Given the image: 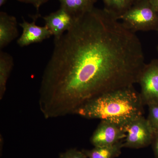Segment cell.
I'll return each instance as SVG.
<instances>
[{"label": "cell", "instance_id": "obj_1", "mask_svg": "<svg viewBox=\"0 0 158 158\" xmlns=\"http://www.w3.org/2000/svg\"><path fill=\"white\" fill-rule=\"evenodd\" d=\"M131 62L120 32L93 10L80 16L54 41L40 87L43 115L48 119L74 114L90 100L124 88Z\"/></svg>", "mask_w": 158, "mask_h": 158}, {"label": "cell", "instance_id": "obj_2", "mask_svg": "<svg viewBox=\"0 0 158 158\" xmlns=\"http://www.w3.org/2000/svg\"><path fill=\"white\" fill-rule=\"evenodd\" d=\"M140 93L133 86L103 94L79 108L74 114L89 119L108 120L123 127L144 114Z\"/></svg>", "mask_w": 158, "mask_h": 158}, {"label": "cell", "instance_id": "obj_3", "mask_svg": "<svg viewBox=\"0 0 158 158\" xmlns=\"http://www.w3.org/2000/svg\"><path fill=\"white\" fill-rule=\"evenodd\" d=\"M129 31H158V13L149 0H138L118 18Z\"/></svg>", "mask_w": 158, "mask_h": 158}, {"label": "cell", "instance_id": "obj_4", "mask_svg": "<svg viewBox=\"0 0 158 158\" xmlns=\"http://www.w3.org/2000/svg\"><path fill=\"white\" fill-rule=\"evenodd\" d=\"M123 128L126 134L123 148L139 149L152 143L155 133L143 115L130 121Z\"/></svg>", "mask_w": 158, "mask_h": 158}, {"label": "cell", "instance_id": "obj_5", "mask_svg": "<svg viewBox=\"0 0 158 158\" xmlns=\"http://www.w3.org/2000/svg\"><path fill=\"white\" fill-rule=\"evenodd\" d=\"M141 99L144 105L158 104V59L145 64L138 77Z\"/></svg>", "mask_w": 158, "mask_h": 158}, {"label": "cell", "instance_id": "obj_6", "mask_svg": "<svg viewBox=\"0 0 158 158\" xmlns=\"http://www.w3.org/2000/svg\"><path fill=\"white\" fill-rule=\"evenodd\" d=\"M126 137L123 127L108 121L101 120L90 141L94 147L110 146L122 141Z\"/></svg>", "mask_w": 158, "mask_h": 158}, {"label": "cell", "instance_id": "obj_7", "mask_svg": "<svg viewBox=\"0 0 158 158\" xmlns=\"http://www.w3.org/2000/svg\"><path fill=\"white\" fill-rule=\"evenodd\" d=\"M79 17L60 8L57 11L43 17V19L45 21V26L54 36V41H56L71 28Z\"/></svg>", "mask_w": 158, "mask_h": 158}, {"label": "cell", "instance_id": "obj_8", "mask_svg": "<svg viewBox=\"0 0 158 158\" xmlns=\"http://www.w3.org/2000/svg\"><path fill=\"white\" fill-rule=\"evenodd\" d=\"M40 16L38 14L34 15L31 23L28 22L23 19V22L19 24L23 29L22 34L17 40V44L20 47H23L33 44L41 42L52 36V32L47 26L40 27L36 24V21Z\"/></svg>", "mask_w": 158, "mask_h": 158}, {"label": "cell", "instance_id": "obj_9", "mask_svg": "<svg viewBox=\"0 0 158 158\" xmlns=\"http://www.w3.org/2000/svg\"><path fill=\"white\" fill-rule=\"evenodd\" d=\"M16 18L4 11L0 12V49L9 45L19 36Z\"/></svg>", "mask_w": 158, "mask_h": 158}, {"label": "cell", "instance_id": "obj_10", "mask_svg": "<svg viewBox=\"0 0 158 158\" xmlns=\"http://www.w3.org/2000/svg\"><path fill=\"white\" fill-rule=\"evenodd\" d=\"M60 8L77 16H81L94 8L98 0H59Z\"/></svg>", "mask_w": 158, "mask_h": 158}, {"label": "cell", "instance_id": "obj_11", "mask_svg": "<svg viewBox=\"0 0 158 158\" xmlns=\"http://www.w3.org/2000/svg\"><path fill=\"white\" fill-rule=\"evenodd\" d=\"M123 141L110 146L94 147L93 149L84 150L88 158H116L120 155L123 148Z\"/></svg>", "mask_w": 158, "mask_h": 158}, {"label": "cell", "instance_id": "obj_12", "mask_svg": "<svg viewBox=\"0 0 158 158\" xmlns=\"http://www.w3.org/2000/svg\"><path fill=\"white\" fill-rule=\"evenodd\" d=\"M14 65L13 57L10 54L1 51L0 52V98L5 94L6 85Z\"/></svg>", "mask_w": 158, "mask_h": 158}, {"label": "cell", "instance_id": "obj_13", "mask_svg": "<svg viewBox=\"0 0 158 158\" xmlns=\"http://www.w3.org/2000/svg\"><path fill=\"white\" fill-rule=\"evenodd\" d=\"M138 0H102L104 9L117 19Z\"/></svg>", "mask_w": 158, "mask_h": 158}, {"label": "cell", "instance_id": "obj_14", "mask_svg": "<svg viewBox=\"0 0 158 158\" xmlns=\"http://www.w3.org/2000/svg\"><path fill=\"white\" fill-rule=\"evenodd\" d=\"M147 119L155 134L158 133V104L148 105Z\"/></svg>", "mask_w": 158, "mask_h": 158}, {"label": "cell", "instance_id": "obj_15", "mask_svg": "<svg viewBox=\"0 0 158 158\" xmlns=\"http://www.w3.org/2000/svg\"><path fill=\"white\" fill-rule=\"evenodd\" d=\"M59 158H88L82 151L76 149H72L62 154Z\"/></svg>", "mask_w": 158, "mask_h": 158}, {"label": "cell", "instance_id": "obj_16", "mask_svg": "<svg viewBox=\"0 0 158 158\" xmlns=\"http://www.w3.org/2000/svg\"><path fill=\"white\" fill-rule=\"evenodd\" d=\"M22 2L28 3L33 5L36 8L37 11H38L40 7L43 4L48 2L49 0H17Z\"/></svg>", "mask_w": 158, "mask_h": 158}, {"label": "cell", "instance_id": "obj_17", "mask_svg": "<svg viewBox=\"0 0 158 158\" xmlns=\"http://www.w3.org/2000/svg\"><path fill=\"white\" fill-rule=\"evenodd\" d=\"M152 144L156 158H158V133L155 134Z\"/></svg>", "mask_w": 158, "mask_h": 158}, {"label": "cell", "instance_id": "obj_18", "mask_svg": "<svg viewBox=\"0 0 158 158\" xmlns=\"http://www.w3.org/2000/svg\"><path fill=\"white\" fill-rule=\"evenodd\" d=\"M149 1L156 11L158 13V0H149Z\"/></svg>", "mask_w": 158, "mask_h": 158}, {"label": "cell", "instance_id": "obj_19", "mask_svg": "<svg viewBox=\"0 0 158 158\" xmlns=\"http://www.w3.org/2000/svg\"><path fill=\"white\" fill-rule=\"evenodd\" d=\"M8 0H0V7H2L7 2Z\"/></svg>", "mask_w": 158, "mask_h": 158}, {"label": "cell", "instance_id": "obj_20", "mask_svg": "<svg viewBox=\"0 0 158 158\" xmlns=\"http://www.w3.org/2000/svg\"><path fill=\"white\" fill-rule=\"evenodd\" d=\"M157 50H158V46H157Z\"/></svg>", "mask_w": 158, "mask_h": 158}]
</instances>
